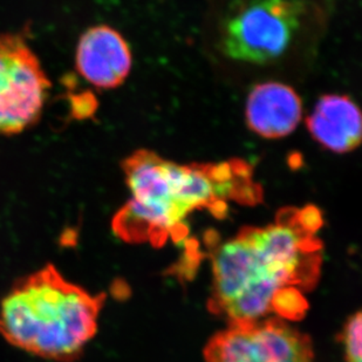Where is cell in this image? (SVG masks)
Returning a JSON list of instances; mask_svg holds the SVG:
<instances>
[{"instance_id": "6da1fadb", "label": "cell", "mask_w": 362, "mask_h": 362, "mask_svg": "<svg viewBox=\"0 0 362 362\" xmlns=\"http://www.w3.org/2000/svg\"><path fill=\"white\" fill-rule=\"evenodd\" d=\"M322 214L308 205L285 208L264 228L245 226L212 250L209 308L231 324L258 322L269 315L278 291L312 290L322 267V244L315 233Z\"/></svg>"}, {"instance_id": "52a82bcc", "label": "cell", "mask_w": 362, "mask_h": 362, "mask_svg": "<svg viewBox=\"0 0 362 362\" xmlns=\"http://www.w3.org/2000/svg\"><path fill=\"white\" fill-rule=\"evenodd\" d=\"M303 115L297 93L281 82H265L250 93L246 121L251 130L265 139L287 136L297 128Z\"/></svg>"}, {"instance_id": "9c48e42d", "label": "cell", "mask_w": 362, "mask_h": 362, "mask_svg": "<svg viewBox=\"0 0 362 362\" xmlns=\"http://www.w3.org/2000/svg\"><path fill=\"white\" fill-rule=\"evenodd\" d=\"M308 308V301L296 287H285L278 291L271 303V311L276 312L281 319H301Z\"/></svg>"}, {"instance_id": "ba28073f", "label": "cell", "mask_w": 362, "mask_h": 362, "mask_svg": "<svg viewBox=\"0 0 362 362\" xmlns=\"http://www.w3.org/2000/svg\"><path fill=\"white\" fill-rule=\"evenodd\" d=\"M306 123L315 140L335 153L354 151L361 142V114L349 96H322Z\"/></svg>"}, {"instance_id": "8992f818", "label": "cell", "mask_w": 362, "mask_h": 362, "mask_svg": "<svg viewBox=\"0 0 362 362\" xmlns=\"http://www.w3.org/2000/svg\"><path fill=\"white\" fill-rule=\"evenodd\" d=\"M76 65L80 76L93 86L115 88L129 74L132 53L119 32L110 26H95L81 35Z\"/></svg>"}, {"instance_id": "3957f363", "label": "cell", "mask_w": 362, "mask_h": 362, "mask_svg": "<svg viewBox=\"0 0 362 362\" xmlns=\"http://www.w3.org/2000/svg\"><path fill=\"white\" fill-rule=\"evenodd\" d=\"M308 0H233L221 28V49L238 62L267 64L286 52Z\"/></svg>"}, {"instance_id": "5b68a950", "label": "cell", "mask_w": 362, "mask_h": 362, "mask_svg": "<svg viewBox=\"0 0 362 362\" xmlns=\"http://www.w3.org/2000/svg\"><path fill=\"white\" fill-rule=\"evenodd\" d=\"M206 362H315L311 339L281 318L231 324L204 349Z\"/></svg>"}, {"instance_id": "277c9868", "label": "cell", "mask_w": 362, "mask_h": 362, "mask_svg": "<svg viewBox=\"0 0 362 362\" xmlns=\"http://www.w3.org/2000/svg\"><path fill=\"white\" fill-rule=\"evenodd\" d=\"M51 86L24 35H0V135H16L35 126Z\"/></svg>"}, {"instance_id": "30bf717a", "label": "cell", "mask_w": 362, "mask_h": 362, "mask_svg": "<svg viewBox=\"0 0 362 362\" xmlns=\"http://www.w3.org/2000/svg\"><path fill=\"white\" fill-rule=\"evenodd\" d=\"M341 337L345 346V361L362 362L361 312H356L347 320Z\"/></svg>"}, {"instance_id": "7a4b0ae2", "label": "cell", "mask_w": 362, "mask_h": 362, "mask_svg": "<svg viewBox=\"0 0 362 362\" xmlns=\"http://www.w3.org/2000/svg\"><path fill=\"white\" fill-rule=\"evenodd\" d=\"M105 300V294L90 293L47 264L16 281L3 298L0 335L32 356L76 361L95 337Z\"/></svg>"}]
</instances>
